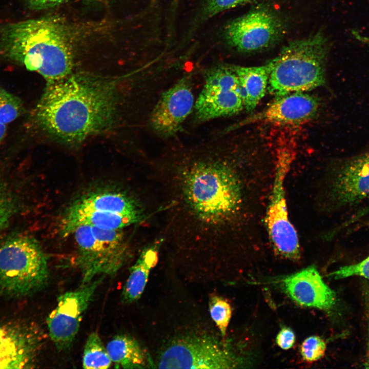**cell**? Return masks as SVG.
<instances>
[{"mask_svg": "<svg viewBox=\"0 0 369 369\" xmlns=\"http://www.w3.org/2000/svg\"><path fill=\"white\" fill-rule=\"evenodd\" d=\"M228 66L238 78L244 109L248 111H253L264 97L268 89L271 61L255 67Z\"/></svg>", "mask_w": 369, "mask_h": 369, "instance_id": "cell-18", "label": "cell"}, {"mask_svg": "<svg viewBox=\"0 0 369 369\" xmlns=\"http://www.w3.org/2000/svg\"><path fill=\"white\" fill-rule=\"evenodd\" d=\"M160 242H156L144 249L131 267L122 291L121 299L124 303H132L137 300L142 295L150 270L157 262L158 247Z\"/></svg>", "mask_w": 369, "mask_h": 369, "instance_id": "cell-19", "label": "cell"}, {"mask_svg": "<svg viewBox=\"0 0 369 369\" xmlns=\"http://www.w3.org/2000/svg\"><path fill=\"white\" fill-rule=\"evenodd\" d=\"M326 350L324 340L317 336H310L305 339L301 345L302 358L308 362H313L322 358Z\"/></svg>", "mask_w": 369, "mask_h": 369, "instance_id": "cell-26", "label": "cell"}, {"mask_svg": "<svg viewBox=\"0 0 369 369\" xmlns=\"http://www.w3.org/2000/svg\"><path fill=\"white\" fill-rule=\"evenodd\" d=\"M182 199L197 221L214 228L222 225L239 212L242 182L236 171L220 160L199 161L180 175Z\"/></svg>", "mask_w": 369, "mask_h": 369, "instance_id": "cell-3", "label": "cell"}, {"mask_svg": "<svg viewBox=\"0 0 369 369\" xmlns=\"http://www.w3.org/2000/svg\"><path fill=\"white\" fill-rule=\"evenodd\" d=\"M43 338L34 327L11 323L0 326V368H32Z\"/></svg>", "mask_w": 369, "mask_h": 369, "instance_id": "cell-15", "label": "cell"}, {"mask_svg": "<svg viewBox=\"0 0 369 369\" xmlns=\"http://www.w3.org/2000/svg\"><path fill=\"white\" fill-rule=\"evenodd\" d=\"M112 363L107 348L97 333L88 336L85 345L83 356L84 368H108Z\"/></svg>", "mask_w": 369, "mask_h": 369, "instance_id": "cell-22", "label": "cell"}, {"mask_svg": "<svg viewBox=\"0 0 369 369\" xmlns=\"http://www.w3.org/2000/svg\"><path fill=\"white\" fill-rule=\"evenodd\" d=\"M109 356L116 367L142 368L148 359L144 350L133 338L127 335L115 336L106 346Z\"/></svg>", "mask_w": 369, "mask_h": 369, "instance_id": "cell-20", "label": "cell"}, {"mask_svg": "<svg viewBox=\"0 0 369 369\" xmlns=\"http://www.w3.org/2000/svg\"><path fill=\"white\" fill-rule=\"evenodd\" d=\"M328 197L335 209L354 207L369 199V150L339 163L332 175Z\"/></svg>", "mask_w": 369, "mask_h": 369, "instance_id": "cell-12", "label": "cell"}, {"mask_svg": "<svg viewBox=\"0 0 369 369\" xmlns=\"http://www.w3.org/2000/svg\"><path fill=\"white\" fill-rule=\"evenodd\" d=\"M104 277L100 276L82 283L77 289L58 297L56 306L47 319L50 337L58 350H66L72 344L83 315Z\"/></svg>", "mask_w": 369, "mask_h": 369, "instance_id": "cell-11", "label": "cell"}, {"mask_svg": "<svg viewBox=\"0 0 369 369\" xmlns=\"http://www.w3.org/2000/svg\"><path fill=\"white\" fill-rule=\"evenodd\" d=\"M24 111L21 99L0 87V123H10L19 117Z\"/></svg>", "mask_w": 369, "mask_h": 369, "instance_id": "cell-24", "label": "cell"}, {"mask_svg": "<svg viewBox=\"0 0 369 369\" xmlns=\"http://www.w3.org/2000/svg\"><path fill=\"white\" fill-rule=\"evenodd\" d=\"M290 163L287 152L279 154L265 223L275 250L287 258L296 259L299 257L300 245L297 232L289 219L284 188Z\"/></svg>", "mask_w": 369, "mask_h": 369, "instance_id": "cell-10", "label": "cell"}, {"mask_svg": "<svg viewBox=\"0 0 369 369\" xmlns=\"http://www.w3.org/2000/svg\"><path fill=\"white\" fill-rule=\"evenodd\" d=\"M20 198L8 183L0 181V232L9 224L20 210Z\"/></svg>", "mask_w": 369, "mask_h": 369, "instance_id": "cell-23", "label": "cell"}, {"mask_svg": "<svg viewBox=\"0 0 369 369\" xmlns=\"http://www.w3.org/2000/svg\"><path fill=\"white\" fill-rule=\"evenodd\" d=\"M67 0H29L34 8L43 9L52 8L65 3Z\"/></svg>", "mask_w": 369, "mask_h": 369, "instance_id": "cell-29", "label": "cell"}, {"mask_svg": "<svg viewBox=\"0 0 369 369\" xmlns=\"http://www.w3.org/2000/svg\"><path fill=\"white\" fill-rule=\"evenodd\" d=\"M257 1L204 0L189 23L182 43L188 42L204 23L216 15L232 8Z\"/></svg>", "mask_w": 369, "mask_h": 369, "instance_id": "cell-21", "label": "cell"}, {"mask_svg": "<svg viewBox=\"0 0 369 369\" xmlns=\"http://www.w3.org/2000/svg\"><path fill=\"white\" fill-rule=\"evenodd\" d=\"M116 105L115 91L110 82L70 74L47 83L35 108V119L56 139L76 144L109 127Z\"/></svg>", "mask_w": 369, "mask_h": 369, "instance_id": "cell-1", "label": "cell"}, {"mask_svg": "<svg viewBox=\"0 0 369 369\" xmlns=\"http://www.w3.org/2000/svg\"><path fill=\"white\" fill-rule=\"evenodd\" d=\"M71 234L77 247L76 265L82 283L98 276H114L126 262L129 254L122 230H109L80 225Z\"/></svg>", "mask_w": 369, "mask_h": 369, "instance_id": "cell-6", "label": "cell"}, {"mask_svg": "<svg viewBox=\"0 0 369 369\" xmlns=\"http://www.w3.org/2000/svg\"><path fill=\"white\" fill-rule=\"evenodd\" d=\"M276 341L282 349L288 350L291 348L295 342L294 332L289 327H283L277 335Z\"/></svg>", "mask_w": 369, "mask_h": 369, "instance_id": "cell-28", "label": "cell"}, {"mask_svg": "<svg viewBox=\"0 0 369 369\" xmlns=\"http://www.w3.org/2000/svg\"><path fill=\"white\" fill-rule=\"evenodd\" d=\"M279 282L287 295L300 305L329 311L336 303L335 292L324 282L315 266L287 276Z\"/></svg>", "mask_w": 369, "mask_h": 369, "instance_id": "cell-16", "label": "cell"}, {"mask_svg": "<svg viewBox=\"0 0 369 369\" xmlns=\"http://www.w3.org/2000/svg\"><path fill=\"white\" fill-rule=\"evenodd\" d=\"M320 102L306 92H294L275 97L261 111L243 120L235 128L256 122L297 125L308 122L317 113Z\"/></svg>", "mask_w": 369, "mask_h": 369, "instance_id": "cell-14", "label": "cell"}, {"mask_svg": "<svg viewBox=\"0 0 369 369\" xmlns=\"http://www.w3.org/2000/svg\"><path fill=\"white\" fill-rule=\"evenodd\" d=\"M72 45L66 27L53 17L0 26V56L38 73L47 83L71 74Z\"/></svg>", "mask_w": 369, "mask_h": 369, "instance_id": "cell-2", "label": "cell"}, {"mask_svg": "<svg viewBox=\"0 0 369 369\" xmlns=\"http://www.w3.org/2000/svg\"><path fill=\"white\" fill-rule=\"evenodd\" d=\"M367 325H368V339H367V353H366V360L365 365L367 366L366 367H369V308L367 310Z\"/></svg>", "mask_w": 369, "mask_h": 369, "instance_id": "cell-30", "label": "cell"}, {"mask_svg": "<svg viewBox=\"0 0 369 369\" xmlns=\"http://www.w3.org/2000/svg\"><path fill=\"white\" fill-rule=\"evenodd\" d=\"M6 134V125L0 123V145L4 140Z\"/></svg>", "mask_w": 369, "mask_h": 369, "instance_id": "cell-31", "label": "cell"}, {"mask_svg": "<svg viewBox=\"0 0 369 369\" xmlns=\"http://www.w3.org/2000/svg\"><path fill=\"white\" fill-rule=\"evenodd\" d=\"M284 26L274 13L263 8L253 10L229 22L223 30L226 44L235 51L250 53L273 45L283 34Z\"/></svg>", "mask_w": 369, "mask_h": 369, "instance_id": "cell-9", "label": "cell"}, {"mask_svg": "<svg viewBox=\"0 0 369 369\" xmlns=\"http://www.w3.org/2000/svg\"><path fill=\"white\" fill-rule=\"evenodd\" d=\"M236 364L223 344L208 336H190L172 342L158 362L162 368H229Z\"/></svg>", "mask_w": 369, "mask_h": 369, "instance_id": "cell-8", "label": "cell"}, {"mask_svg": "<svg viewBox=\"0 0 369 369\" xmlns=\"http://www.w3.org/2000/svg\"><path fill=\"white\" fill-rule=\"evenodd\" d=\"M327 51V42L320 33L290 42L271 60L270 93L277 97L323 86Z\"/></svg>", "mask_w": 369, "mask_h": 369, "instance_id": "cell-4", "label": "cell"}, {"mask_svg": "<svg viewBox=\"0 0 369 369\" xmlns=\"http://www.w3.org/2000/svg\"><path fill=\"white\" fill-rule=\"evenodd\" d=\"M190 78L184 76L163 92L150 118L152 129L163 137L176 134L195 106Z\"/></svg>", "mask_w": 369, "mask_h": 369, "instance_id": "cell-13", "label": "cell"}, {"mask_svg": "<svg viewBox=\"0 0 369 369\" xmlns=\"http://www.w3.org/2000/svg\"><path fill=\"white\" fill-rule=\"evenodd\" d=\"M96 1H104V0H96Z\"/></svg>", "mask_w": 369, "mask_h": 369, "instance_id": "cell-32", "label": "cell"}, {"mask_svg": "<svg viewBox=\"0 0 369 369\" xmlns=\"http://www.w3.org/2000/svg\"><path fill=\"white\" fill-rule=\"evenodd\" d=\"M330 276L334 279L358 276L369 280V256L360 262L340 268Z\"/></svg>", "mask_w": 369, "mask_h": 369, "instance_id": "cell-27", "label": "cell"}, {"mask_svg": "<svg viewBox=\"0 0 369 369\" xmlns=\"http://www.w3.org/2000/svg\"><path fill=\"white\" fill-rule=\"evenodd\" d=\"M142 207L134 198L121 192L105 190L92 192L72 202L67 211H95L117 213L134 216L142 220Z\"/></svg>", "mask_w": 369, "mask_h": 369, "instance_id": "cell-17", "label": "cell"}, {"mask_svg": "<svg viewBox=\"0 0 369 369\" xmlns=\"http://www.w3.org/2000/svg\"><path fill=\"white\" fill-rule=\"evenodd\" d=\"M49 276L45 254L34 238L14 234L0 241V294L30 295L45 286Z\"/></svg>", "mask_w": 369, "mask_h": 369, "instance_id": "cell-5", "label": "cell"}, {"mask_svg": "<svg viewBox=\"0 0 369 369\" xmlns=\"http://www.w3.org/2000/svg\"><path fill=\"white\" fill-rule=\"evenodd\" d=\"M211 316L224 337L232 315V308L224 299L216 295L212 296L209 301Z\"/></svg>", "mask_w": 369, "mask_h": 369, "instance_id": "cell-25", "label": "cell"}, {"mask_svg": "<svg viewBox=\"0 0 369 369\" xmlns=\"http://www.w3.org/2000/svg\"><path fill=\"white\" fill-rule=\"evenodd\" d=\"M244 109L238 78L228 65L210 69L195 102L196 118L207 121L237 114Z\"/></svg>", "mask_w": 369, "mask_h": 369, "instance_id": "cell-7", "label": "cell"}]
</instances>
